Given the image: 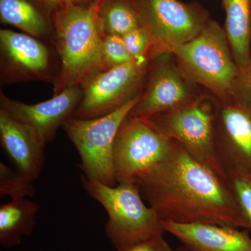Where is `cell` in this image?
<instances>
[{
    "label": "cell",
    "instance_id": "obj_17",
    "mask_svg": "<svg viewBox=\"0 0 251 251\" xmlns=\"http://www.w3.org/2000/svg\"><path fill=\"white\" fill-rule=\"evenodd\" d=\"M224 30L241 72L248 67L251 59V0H224Z\"/></svg>",
    "mask_w": 251,
    "mask_h": 251
},
{
    "label": "cell",
    "instance_id": "obj_9",
    "mask_svg": "<svg viewBox=\"0 0 251 251\" xmlns=\"http://www.w3.org/2000/svg\"><path fill=\"white\" fill-rule=\"evenodd\" d=\"M148 63L136 61L106 71H97L80 84L82 97L72 117H103L130 101L143 91Z\"/></svg>",
    "mask_w": 251,
    "mask_h": 251
},
{
    "label": "cell",
    "instance_id": "obj_11",
    "mask_svg": "<svg viewBox=\"0 0 251 251\" xmlns=\"http://www.w3.org/2000/svg\"><path fill=\"white\" fill-rule=\"evenodd\" d=\"M140 26L152 36L157 54L193 40L209 22V16L198 5L178 0H135Z\"/></svg>",
    "mask_w": 251,
    "mask_h": 251
},
{
    "label": "cell",
    "instance_id": "obj_5",
    "mask_svg": "<svg viewBox=\"0 0 251 251\" xmlns=\"http://www.w3.org/2000/svg\"><path fill=\"white\" fill-rule=\"evenodd\" d=\"M140 96L103 117L87 120L70 117L63 125L80 155V168L87 179L109 186L117 184L113 166L115 138Z\"/></svg>",
    "mask_w": 251,
    "mask_h": 251
},
{
    "label": "cell",
    "instance_id": "obj_14",
    "mask_svg": "<svg viewBox=\"0 0 251 251\" xmlns=\"http://www.w3.org/2000/svg\"><path fill=\"white\" fill-rule=\"evenodd\" d=\"M162 226L165 232L190 251H251V236L247 229L207 223L162 221Z\"/></svg>",
    "mask_w": 251,
    "mask_h": 251
},
{
    "label": "cell",
    "instance_id": "obj_21",
    "mask_svg": "<svg viewBox=\"0 0 251 251\" xmlns=\"http://www.w3.org/2000/svg\"><path fill=\"white\" fill-rule=\"evenodd\" d=\"M36 188L32 181L14 171L3 162L0 163V196L11 200L33 197Z\"/></svg>",
    "mask_w": 251,
    "mask_h": 251
},
{
    "label": "cell",
    "instance_id": "obj_3",
    "mask_svg": "<svg viewBox=\"0 0 251 251\" xmlns=\"http://www.w3.org/2000/svg\"><path fill=\"white\" fill-rule=\"evenodd\" d=\"M82 186L91 198L101 204L107 214L105 233L117 251L163 236L159 216L144 202L135 184L122 183L109 186L80 176Z\"/></svg>",
    "mask_w": 251,
    "mask_h": 251
},
{
    "label": "cell",
    "instance_id": "obj_4",
    "mask_svg": "<svg viewBox=\"0 0 251 251\" xmlns=\"http://www.w3.org/2000/svg\"><path fill=\"white\" fill-rule=\"evenodd\" d=\"M191 80L219 100H228L240 74L224 29L209 21L193 40L172 50Z\"/></svg>",
    "mask_w": 251,
    "mask_h": 251
},
{
    "label": "cell",
    "instance_id": "obj_16",
    "mask_svg": "<svg viewBox=\"0 0 251 251\" xmlns=\"http://www.w3.org/2000/svg\"><path fill=\"white\" fill-rule=\"evenodd\" d=\"M0 19L3 24L54 44L52 13L40 0H0Z\"/></svg>",
    "mask_w": 251,
    "mask_h": 251
},
{
    "label": "cell",
    "instance_id": "obj_7",
    "mask_svg": "<svg viewBox=\"0 0 251 251\" xmlns=\"http://www.w3.org/2000/svg\"><path fill=\"white\" fill-rule=\"evenodd\" d=\"M173 143V140L148 120L127 117L114 144V173L117 184H135L166 158Z\"/></svg>",
    "mask_w": 251,
    "mask_h": 251
},
{
    "label": "cell",
    "instance_id": "obj_27",
    "mask_svg": "<svg viewBox=\"0 0 251 251\" xmlns=\"http://www.w3.org/2000/svg\"><path fill=\"white\" fill-rule=\"evenodd\" d=\"M96 0H71L74 4L82 5V6H88L92 4Z\"/></svg>",
    "mask_w": 251,
    "mask_h": 251
},
{
    "label": "cell",
    "instance_id": "obj_24",
    "mask_svg": "<svg viewBox=\"0 0 251 251\" xmlns=\"http://www.w3.org/2000/svg\"><path fill=\"white\" fill-rule=\"evenodd\" d=\"M228 100L251 107V59L248 67L241 71Z\"/></svg>",
    "mask_w": 251,
    "mask_h": 251
},
{
    "label": "cell",
    "instance_id": "obj_13",
    "mask_svg": "<svg viewBox=\"0 0 251 251\" xmlns=\"http://www.w3.org/2000/svg\"><path fill=\"white\" fill-rule=\"evenodd\" d=\"M80 85L68 87L45 101L27 104L0 92V109L30 128L44 146L52 141L59 128L72 117L80 103Z\"/></svg>",
    "mask_w": 251,
    "mask_h": 251
},
{
    "label": "cell",
    "instance_id": "obj_20",
    "mask_svg": "<svg viewBox=\"0 0 251 251\" xmlns=\"http://www.w3.org/2000/svg\"><path fill=\"white\" fill-rule=\"evenodd\" d=\"M226 180L251 233V172L230 170L226 172Z\"/></svg>",
    "mask_w": 251,
    "mask_h": 251
},
{
    "label": "cell",
    "instance_id": "obj_26",
    "mask_svg": "<svg viewBox=\"0 0 251 251\" xmlns=\"http://www.w3.org/2000/svg\"><path fill=\"white\" fill-rule=\"evenodd\" d=\"M41 2L44 3L46 7L49 9L51 13L54 10L58 9L60 6L63 5L67 4L68 2H70L71 0H40Z\"/></svg>",
    "mask_w": 251,
    "mask_h": 251
},
{
    "label": "cell",
    "instance_id": "obj_18",
    "mask_svg": "<svg viewBox=\"0 0 251 251\" xmlns=\"http://www.w3.org/2000/svg\"><path fill=\"white\" fill-rule=\"evenodd\" d=\"M39 204L26 198L11 200L0 206V244L4 248L19 245L36 227Z\"/></svg>",
    "mask_w": 251,
    "mask_h": 251
},
{
    "label": "cell",
    "instance_id": "obj_6",
    "mask_svg": "<svg viewBox=\"0 0 251 251\" xmlns=\"http://www.w3.org/2000/svg\"><path fill=\"white\" fill-rule=\"evenodd\" d=\"M216 105L214 96L200 95L191 102L147 120L168 138L182 145L198 161L226 178L216 151Z\"/></svg>",
    "mask_w": 251,
    "mask_h": 251
},
{
    "label": "cell",
    "instance_id": "obj_19",
    "mask_svg": "<svg viewBox=\"0 0 251 251\" xmlns=\"http://www.w3.org/2000/svg\"><path fill=\"white\" fill-rule=\"evenodd\" d=\"M99 20L103 34L123 36L140 27L135 0H101Z\"/></svg>",
    "mask_w": 251,
    "mask_h": 251
},
{
    "label": "cell",
    "instance_id": "obj_2",
    "mask_svg": "<svg viewBox=\"0 0 251 251\" xmlns=\"http://www.w3.org/2000/svg\"><path fill=\"white\" fill-rule=\"evenodd\" d=\"M100 1L82 6L68 2L52 13L54 44L58 55V76L54 94L80 85L100 65L103 32L99 24Z\"/></svg>",
    "mask_w": 251,
    "mask_h": 251
},
{
    "label": "cell",
    "instance_id": "obj_28",
    "mask_svg": "<svg viewBox=\"0 0 251 251\" xmlns=\"http://www.w3.org/2000/svg\"><path fill=\"white\" fill-rule=\"evenodd\" d=\"M175 251H185L184 249H177V250H176Z\"/></svg>",
    "mask_w": 251,
    "mask_h": 251
},
{
    "label": "cell",
    "instance_id": "obj_15",
    "mask_svg": "<svg viewBox=\"0 0 251 251\" xmlns=\"http://www.w3.org/2000/svg\"><path fill=\"white\" fill-rule=\"evenodd\" d=\"M0 143L18 173L32 182L39 177L45 160V146L30 128L2 109H0Z\"/></svg>",
    "mask_w": 251,
    "mask_h": 251
},
{
    "label": "cell",
    "instance_id": "obj_12",
    "mask_svg": "<svg viewBox=\"0 0 251 251\" xmlns=\"http://www.w3.org/2000/svg\"><path fill=\"white\" fill-rule=\"evenodd\" d=\"M216 99L214 140L216 154L226 172H251V107Z\"/></svg>",
    "mask_w": 251,
    "mask_h": 251
},
{
    "label": "cell",
    "instance_id": "obj_8",
    "mask_svg": "<svg viewBox=\"0 0 251 251\" xmlns=\"http://www.w3.org/2000/svg\"><path fill=\"white\" fill-rule=\"evenodd\" d=\"M59 68L53 43L25 33L0 29L1 85L29 81H44L54 85Z\"/></svg>",
    "mask_w": 251,
    "mask_h": 251
},
{
    "label": "cell",
    "instance_id": "obj_23",
    "mask_svg": "<svg viewBox=\"0 0 251 251\" xmlns=\"http://www.w3.org/2000/svg\"><path fill=\"white\" fill-rule=\"evenodd\" d=\"M133 61L125 45L123 37L105 34L102 38L99 71H106Z\"/></svg>",
    "mask_w": 251,
    "mask_h": 251
},
{
    "label": "cell",
    "instance_id": "obj_1",
    "mask_svg": "<svg viewBox=\"0 0 251 251\" xmlns=\"http://www.w3.org/2000/svg\"><path fill=\"white\" fill-rule=\"evenodd\" d=\"M135 184L161 221L207 223L247 230L226 178L175 140L166 158Z\"/></svg>",
    "mask_w": 251,
    "mask_h": 251
},
{
    "label": "cell",
    "instance_id": "obj_25",
    "mask_svg": "<svg viewBox=\"0 0 251 251\" xmlns=\"http://www.w3.org/2000/svg\"><path fill=\"white\" fill-rule=\"evenodd\" d=\"M120 251H175L163 236L151 238Z\"/></svg>",
    "mask_w": 251,
    "mask_h": 251
},
{
    "label": "cell",
    "instance_id": "obj_22",
    "mask_svg": "<svg viewBox=\"0 0 251 251\" xmlns=\"http://www.w3.org/2000/svg\"><path fill=\"white\" fill-rule=\"evenodd\" d=\"M125 45L133 61L150 62L157 54L156 44L150 31L140 26L122 36Z\"/></svg>",
    "mask_w": 251,
    "mask_h": 251
},
{
    "label": "cell",
    "instance_id": "obj_10",
    "mask_svg": "<svg viewBox=\"0 0 251 251\" xmlns=\"http://www.w3.org/2000/svg\"><path fill=\"white\" fill-rule=\"evenodd\" d=\"M196 85L171 52L157 54L149 62L143 91L128 117L148 120L191 102L200 96Z\"/></svg>",
    "mask_w": 251,
    "mask_h": 251
}]
</instances>
